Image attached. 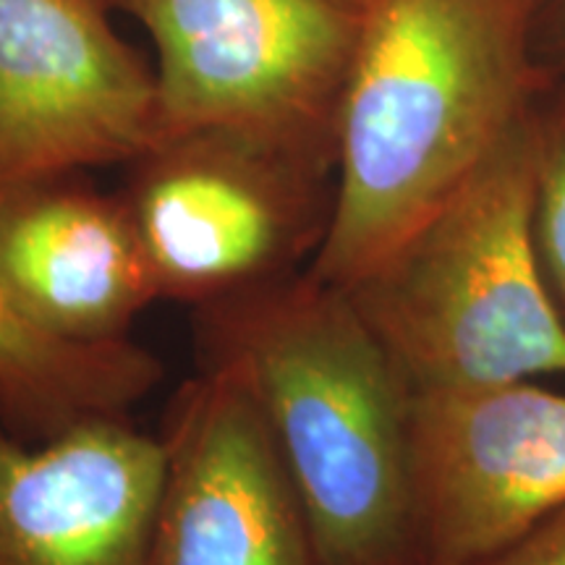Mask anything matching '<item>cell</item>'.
Masks as SVG:
<instances>
[{
	"instance_id": "obj_8",
	"label": "cell",
	"mask_w": 565,
	"mask_h": 565,
	"mask_svg": "<svg viewBox=\"0 0 565 565\" xmlns=\"http://www.w3.org/2000/svg\"><path fill=\"white\" fill-rule=\"evenodd\" d=\"M162 445L150 565H317L286 466L236 372L207 362Z\"/></svg>"
},
{
	"instance_id": "obj_5",
	"label": "cell",
	"mask_w": 565,
	"mask_h": 565,
	"mask_svg": "<svg viewBox=\"0 0 565 565\" xmlns=\"http://www.w3.org/2000/svg\"><path fill=\"white\" fill-rule=\"evenodd\" d=\"M129 212L160 299L204 303L294 275L317 252L330 210L317 207L320 160L233 137L160 141Z\"/></svg>"
},
{
	"instance_id": "obj_3",
	"label": "cell",
	"mask_w": 565,
	"mask_h": 565,
	"mask_svg": "<svg viewBox=\"0 0 565 565\" xmlns=\"http://www.w3.org/2000/svg\"><path fill=\"white\" fill-rule=\"evenodd\" d=\"M526 121L370 273L343 288L414 393L565 380V322L534 244Z\"/></svg>"
},
{
	"instance_id": "obj_7",
	"label": "cell",
	"mask_w": 565,
	"mask_h": 565,
	"mask_svg": "<svg viewBox=\"0 0 565 565\" xmlns=\"http://www.w3.org/2000/svg\"><path fill=\"white\" fill-rule=\"evenodd\" d=\"M414 475L429 565L498 553L565 511V391L414 393Z\"/></svg>"
},
{
	"instance_id": "obj_6",
	"label": "cell",
	"mask_w": 565,
	"mask_h": 565,
	"mask_svg": "<svg viewBox=\"0 0 565 565\" xmlns=\"http://www.w3.org/2000/svg\"><path fill=\"white\" fill-rule=\"evenodd\" d=\"M160 141L154 74L100 0H0V194Z\"/></svg>"
},
{
	"instance_id": "obj_12",
	"label": "cell",
	"mask_w": 565,
	"mask_h": 565,
	"mask_svg": "<svg viewBox=\"0 0 565 565\" xmlns=\"http://www.w3.org/2000/svg\"><path fill=\"white\" fill-rule=\"evenodd\" d=\"M534 244L542 275L565 322V116L536 131Z\"/></svg>"
},
{
	"instance_id": "obj_2",
	"label": "cell",
	"mask_w": 565,
	"mask_h": 565,
	"mask_svg": "<svg viewBox=\"0 0 565 565\" xmlns=\"http://www.w3.org/2000/svg\"><path fill=\"white\" fill-rule=\"evenodd\" d=\"M207 362L265 416L317 565H429L414 475V387L343 288L286 275L204 303Z\"/></svg>"
},
{
	"instance_id": "obj_4",
	"label": "cell",
	"mask_w": 565,
	"mask_h": 565,
	"mask_svg": "<svg viewBox=\"0 0 565 565\" xmlns=\"http://www.w3.org/2000/svg\"><path fill=\"white\" fill-rule=\"evenodd\" d=\"M158 53L162 141L233 134L335 158L362 0H121Z\"/></svg>"
},
{
	"instance_id": "obj_9",
	"label": "cell",
	"mask_w": 565,
	"mask_h": 565,
	"mask_svg": "<svg viewBox=\"0 0 565 565\" xmlns=\"http://www.w3.org/2000/svg\"><path fill=\"white\" fill-rule=\"evenodd\" d=\"M166 445L121 419L0 435V565H150Z\"/></svg>"
},
{
	"instance_id": "obj_10",
	"label": "cell",
	"mask_w": 565,
	"mask_h": 565,
	"mask_svg": "<svg viewBox=\"0 0 565 565\" xmlns=\"http://www.w3.org/2000/svg\"><path fill=\"white\" fill-rule=\"evenodd\" d=\"M47 183L0 194V291L45 333L118 341L160 299L131 212Z\"/></svg>"
},
{
	"instance_id": "obj_13",
	"label": "cell",
	"mask_w": 565,
	"mask_h": 565,
	"mask_svg": "<svg viewBox=\"0 0 565 565\" xmlns=\"http://www.w3.org/2000/svg\"><path fill=\"white\" fill-rule=\"evenodd\" d=\"M461 565H565V511L498 553Z\"/></svg>"
},
{
	"instance_id": "obj_11",
	"label": "cell",
	"mask_w": 565,
	"mask_h": 565,
	"mask_svg": "<svg viewBox=\"0 0 565 565\" xmlns=\"http://www.w3.org/2000/svg\"><path fill=\"white\" fill-rule=\"evenodd\" d=\"M162 364L137 343H84L45 333L0 291V404L40 435L121 419L154 391Z\"/></svg>"
},
{
	"instance_id": "obj_14",
	"label": "cell",
	"mask_w": 565,
	"mask_h": 565,
	"mask_svg": "<svg viewBox=\"0 0 565 565\" xmlns=\"http://www.w3.org/2000/svg\"><path fill=\"white\" fill-rule=\"evenodd\" d=\"M563 21H565V13H563ZM563 26H565V24H563Z\"/></svg>"
},
{
	"instance_id": "obj_1",
	"label": "cell",
	"mask_w": 565,
	"mask_h": 565,
	"mask_svg": "<svg viewBox=\"0 0 565 565\" xmlns=\"http://www.w3.org/2000/svg\"><path fill=\"white\" fill-rule=\"evenodd\" d=\"M540 13L542 0H362L317 280L353 286L532 121Z\"/></svg>"
}]
</instances>
